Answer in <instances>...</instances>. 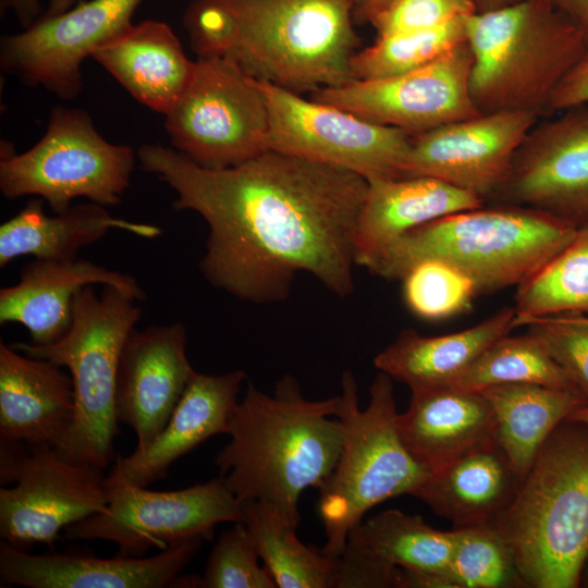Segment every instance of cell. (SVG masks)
Returning <instances> with one entry per match:
<instances>
[{
  "label": "cell",
  "mask_w": 588,
  "mask_h": 588,
  "mask_svg": "<svg viewBox=\"0 0 588 588\" xmlns=\"http://www.w3.org/2000/svg\"><path fill=\"white\" fill-rule=\"evenodd\" d=\"M567 419L588 424V406H581L575 409Z\"/></svg>",
  "instance_id": "cell-46"
},
{
  "label": "cell",
  "mask_w": 588,
  "mask_h": 588,
  "mask_svg": "<svg viewBox=\"0 0 588 588\" xmlns=\"http://www.w3.org/2000/svg\"><path fill=\"white\" fill-rule=\"evenodd\" d=\"M2 9L12 10L24 29L30 27L42 16L39 0H1Z\"/></svg>",
  "instance_id": "cell-41"
},
{
  "label": "cell",
  "mask_w": 588,
  "mask_h": 588,
  "mask_svg": "<svg viewBox=\"0 0 588 588\" xmlns=\"http://www.w3.org/2000/svg\"><path fill=\"white\" fill-rule=\"evenodd\" d=\"M75 416L71 376L0 342V440L59 448Z\"/></svg>",
  "instance_id": "cell-21"
},
{
  "label": "cell",
  "mask_w": 588,
  "mask_h": 588,
  "mask_svg": "<svg viewBox=\"0 0 588 588\" xmlns=\"http://www.w3.org/2000/svg\"><path fill=\"white\" fill-rule=\"evenodd\" d=\"M143 0H85L53 16H41L22 33L4 36L0 64L30 86L70 100L83 88L81 65L127 30Z\"/></svg>",
  "instance_id": "cell-14"
},
{
  "label": "cell",
  "mask_w": 588,
  "mask_h": 588,
  "mask_svg": "<svg viewBox=\"0 0 588 588\" xmlns=\"http://www.w3.org/2000/svg\"><path fill=\"white\" fill-rule=\"evenodd\" d=\"M448 568L413 573V588H524L515 552L493 523L457 527Z\"/></svg>",
  "instance_id": "cell-31"
},
{
  "label": "cell",
  "mask_w": 588,
  "mask_h": 588,
  "mask_svg": "<svg viewBox=\"0 0 588 588\" xmlns=\"http://www.w3.org/2000/svg\"><path fill=\"white\" fill-rule=\"evenodd\" d=\"M93 284L114 286L136 301L145 298L130 274L77 258L35 259L23 267L16 284L0 290V323H21L29 332L32 344H52L71 327L76 293Z\"/></svg>",
  "instance_id": "cell-20"
},
{
  "label": "cell",
  "mask_w": 588,
  "mask_h": 588,
  "mask_svg": "<svg viewBox=\"0 0 588 588\" xmlns=\"http://www.w3.org/2000/svg\"><path fill=\"white\" fill-rule=\"evenodd\" d=\"M111 229L128 231L151 238L161 234L155 225L112 217L107 207L86 203L47 216L44 199L34 197L24 208L0 226V267L20 256L64 261L76 258L77 252L102 238Z\"/></svg>",
  "instance_id": "cell-27"
},
{
  "label": "cell",
  "mask_w": 588,
  "mask_h": 588,
  "mask_svg": "<svg viewBox=\"0 0 588 588\" xmlns=\"http://www.w3.org/2000/svg\"><path fill=\"white\" fill-rule=\"evenodd\" d=\"M135 302L114 286H103L100 295L93 285L85 286L74 296L72 323L63 338L48 345H12L29 357L70 370L75 416L57 448L70 461L106 469L117 458L115 384L124 342L142 315Z\"/></svg>",
  "instance_id": "cell-8"
},
{
  "label": "cell",
  "mask_w": 588,
  "mask_h": 588,
  "mask_svg": "<svg viewBox=\"0 0 588 588\" xmlns=\"http://www.w3.org/2000/svg\"><path fill=\"white\" fill-rule=\"evenodd\" d=\"M588 103V47L552 95L549 111Z\"/></svg>",
  "instance_id": "cell-39"
},
{
  "label": "cell",
  "mask_w": 588,
  "mask_h": 588,
  "mask_svg": "<svg viewBox=\"0 0 588 588\" xmlns=\"http://www.w3.org/2000/svg\"><path fill=\"white\" fill-rule=\"evenodd\" d=\"M515 327L543 317L588 315V222L538 272L518 285Z\"/></svg>",
  "instance_id": "cell-32"
},
{
  "label": "cell",
  "mask_w": 588,
  "mask_h": 588,
  "mask_svg": "<svg viewBox=\"0 0 588 588\" xmlns=\"http://www.w3.org/2000/svg\"><path fill=\"white\" fill-rule=\"evenodd\" d=\"M512 383H532L578 392L543 342L530 332L500 338L450 385L480 392L491 387Z\"/></svg>",
  "instance_id": "cell-33"
},
{
  "label": "cell",
  "mask_w": 588,
  "mask_h": 588,
  "mask_svg": "<svg viewBox=\"0 0 588 588\" xmlns=\"http://www.w3.org/2000/svg\"><path fill=\"white\" fill-rule=\"evenodd\" d=\"M91 58L137 101L164 115L186 88L195 66L172 28L151 20L132 25Z\"/></svg>",
  "instance_id": "cell-25"
},
{
  "label": "cell",
  "mask_w": 588,
  "mask_h": 588,
  "mask_svg": "<svg viewBox=\"0 0 588 588\" xmlns=\"http://www.w3.org/2000/svg\"><path fill=\"white\" fill-rule=\"evenodd\" d=\"M246 375L195 372L166 427L144 450L117 456L111 471L124 481L147 487L163 479L170 466L216 434H226Z\"/></svg>",
  "instance_id": "cell-22"
},
{
  "label": "cell",
  "mask_w": 588,
  "mask_h": 588,
  "mask_svg": "<svg viewBox=\"0 0 588 588\" xmlns=\"http://www.w3.org/2000/svg\"><path fill=\"white\" fill-rule=\"evenodd\" d=\"M353 8V16L360 22H371L379 13L389 7L394 0H350Z\"/></svg>",
  "instance_id": "cell-43"
},
{
  "label": "cell",
  "mask_w": 588,
  "mask_h": 588,
  "mask_svg": "<svg viewBox=\"0 0 588 588\" xmlns=\"http://www.w3.org/2000/svg\"><path fill=\"white\" fill-rule=\"evenodd\" d=\"M469 1L473 3L476 13H482V12H489V11L506 8L515 3H518L523 0H469Z\"/></svg>",
  "instance_id": "cell-44"
},
{
  "label": "cell",
  "mask_w": 588,
  "mask_h": 588,
  "mask_svg": "<svg viewBox=\"0 0 588 588\" xmlns=\"http://www.w3.org/2000/svg\"><path fill=\"white\" fill-rule=\"evenodd\" d=\"M29 445L23 442L0 440V480L8 485L15 482Z\"/></svg>",
  "instance_id": "cell-40"
},
{
  "label": "cell",
  "mask_w": 588,
  "mask_h": 588,
  "mask_svg": "<svg viewBox=\"0 0 588 588\" xmlns=\"http://www.w3.org/2000/svg\"><path fill=\"white\" fill-rule=\"evenodd\" d=\"M407 307L418 317L438 320L467 310L477 292L462 271L440 260H424L402 278Z\"/></svg>",
  "instance_id": "cell-35"
},
{
  "label": "cell",
  "mask_w": 588,
  "mask_h": 588,
  "mask_svg": "<svg viewBox=\"0 0 588 588\" xmlns=\"http://www.w3.org/2000/svg\"><path fill=\"white\" fill-rule=\"evenodd\" d=\"M134 163L133 149L107 142L87 111L57 106L46 133L30 149L16 154L2 143L0 191L8 199L42 198L54 213L78 197L117 206L130 185Z\"/></svg>",
  "instance_id": "cell-9"
},
{
  "label": "cell",
  "mask_w": 588,
  "mask_h": 588,
  "mask_svg": "<svg viewBox=\"0 0 588 588\" xmlns=\"http://www.w3.org/2000/svg\"><path fill=\"white\" fill-rule=\"evenodd\" d=\"M466 16L433 28L378 36L371 46L353 56L354 78L387 77L431 63L466 41Z\"/></svg>",
  "instance_id": "cell-34"
},
{
  "label": "cell",
  "mask_w": 588,
  "mask_h": 588,
  "mask_svg": "<svg viewBox=\"0 0 588 588\" xmlns=\"http://www.w3.org/2000/svg\"><path fill=\"white\" fill-rule=\"evenodd\" d=\"M259 554L244 523H235L222 532L208 556L198 588H275V584L258 563Z\"/></svg>",
  "instance_id": "cell-36"
},
{
  "label": "cell",
  "mask_w": 588,
  "mask_h": 588,
  "mask_svg": "<svg viewBox=\"0 0 588 588\" xmlns=\"http://www.w3.org/2000/svg\"><path fill=\"white\" fill-rule=\"evenodd\" d=\"M164 126L175 150L225 169L267 150L269 111L256 78L226 59L199 57Z\"/></svg>",
  "instance_id": "cell-10"
},
{
  "label": "cell",
  "mask_w": 588,
  "mask_h": 588,
  "mask_svg": "<svg viewBox=\"0 0 588 588\" xmlns=\"http://www.w3.org/2000/svg\"><path fill=\"white\" fill-rule=\"evenodd\" d=\"M107 507L65 531L71 540H106L119 554L143 556L194 539L209 540L220 523H244L243 503L224 477L173 491H151L131 485L110 470Z\"/></svg>",
  "instance_id": "cell-11"
},
{
  "label": "cell",
  "mask_w": 588,
  "mask_h": 588,
  "mask_svg": "<svg viewBox=\"0 0 588 588\" xmlns=\"http://www.w3.org/2000/svg\"><path fill=\"white\" fill-rule=\"evenodd\" d=\"M489 401L498 441L522 478L554 429L587 406L576 391L532 383L495 385L480 391Z\"/></svg>",
  "instance_id": "cell-29"
},
{
  "label": "cell",
  "mask_w": 588,
  "mask_h": 588,
  "mask_svg": "<svg viewBox=\"0 0 588 588\" xmlns=\"http://www.w3.org/2000/svg\"><path fill=\"white\" fill-rule=\"evenodd\" d=\"M336 417L343 425L338 462L319 490V514L326 542L321 551L338 560L350 531L377 504L411 494L429 471L404 445L397 430L392 378L380 371L369 389L365 409L358 405L354 375L341 379Z\"/></svg>",
  "instance_id": "cell-7"
},
{
  "label": "cell",
  "mask_w": 588,
  "mask_h": 588,
  "mask_svg": "<svg viewBox=\"0 0 588 588\" xmlns=\"http://www.w3.org/2000/svg\"><path fill=\"white\" fill-rule=\"evenodd\" d=\"M578 228L531 207H479L407 232L366 268L385 279H402L416 264L434 259L465 273L477 292L497 290L532 277L572 241Z\"/></svg>",
  "instance_id": "cell-5"
},
{
  "label": "cell",
  "mask_w": 588,
  "mask_h": 588,
  "mask_svg": "<svg viewBox=\"0 0 588 588\" xmlns=\"http://www.w3.org/2000/svg\"><path fill=\"white\" fill-rule=\"evenodd\" d=\"M269 111L267 149L355 172L400 177L411 146L405 131L256 79Z\"/></svg>",
  "instance_id": "cell-12"
},
{
  "label": "cell",
  "mask_w": 588,
  "mask_h": 588,
  "mask_svg": "<svg viewBox=\"0 0 588 588\" xmlns=\"http://www.w3.org/2000/svg\"><path fill=\"white\" fill-rule=\"evenodd\" d=\"M367 181L354 238L355 264L364 267L407 232L483 204L476 194L429 176H378Z\"/></svg>",
  "instance_id": "cell-24"
},
{
  "label": "cell",
  "mask_w": 588,
  "mask_h": 588,
  "mask_svg": "<svg viewBox=\"0 0 588 588\" xmlns=\"http://www.w3.org/2000/svg\"><path fill=\"white\" fill-rule=\"evenodd\" d=\"M561 112L527 133L493 196L580 225L588 222V103Z\"/></svg>",
  "instance_id": "cell-17"
},
{
  "label": "cell",
  "mask_w": 588,
  "mask_h": 588,
  "mask_svg": "<svg viewBox=\"0 0 588 588\" xmlns=\"http://www.w3.org/2000/svg\"><path fill=\"white\" fill-rule=\"evenodd\" d=\"M205 540L194 539L143 556L97 558L78 554H30L0 543V578L27 588L180 587L185 566Z\"/></svg>",
  "instance_id": "cell-19"
},
{
  "label": "cell",
  "mask_w": 588,
  "mask_h": 588,
  "mask_svg": "<svg viewBox=\"0 0 588 588\" xmlns=\"http://www.w3.org/2000/svg\"><path fill=\"white\" fill-rule=\"evenodd\" d=\"M538 336L569 377L588 406V323L576 316H552L529 321Z\"/></svg>",
  "instance_id": "cell-37"
},
{
  "label": "cell",
  "mask_w": 588,
  "mask_h": 588,
  "mask_svg": "<svg viewBox=\"0 0 588 588\" xmlns=\"http://www.w3.org/2000/svg\"><path fill=\"white\" fill-rule=\"evenodd\" d=\"M492 523L512 546L526 587L580 586L588 559V424L566 418L554 429Z\"/></svg>",
  "instance_id": "cell-4"
},
{
  "label": "cell",
  "mask_w": 588,
  "mask_h": 588,
  "mask_svg": "<svg viewBox=\"0 0 588 588\" xmlns=\"http://www.w3.org/2000/svg\"><path fill=\"white\" fill-rule=\"evenodd\" d=\"M107 503L103 469L70 461L50 445L29 446L15 486L0 489V535L25 551L52 546L61 530Z\"/></svg>",
  "instance_id": "cell-15"
},
{
  "label": "cell",
  "mask_w": 588,
  "mask_h": 588,
  "mask_svg": "<svg viewBox=\"0 0 588 588\" xmlns=\"http://www.w3.org/2000/svg\"><path fill=\"white\" fill-rule=\"evenodd\" d=\"M397 430L406 449L429 473L499 442L486 396L450 384L412 390L407 409L397 415Z\"/></svg>",
  "instance_id": "cell-23"
},
{
  "label": "cell",
  "mask_w": 588,
  "mask_h": 588,
  "mask_svg": "<svg viewBox=\"0 0 588 588\" xmlns=\"http://www.w3.org/2000/svg\"><path fill=\"white\" fill-rule=\"evenodd\" d=\"M538 118L525 110L482 113L412 136L401 176L434 177L482 199L494 195Z\"/></svg>",
  "instance_id": "cell-16"
},
{
  "label": "cell",
  "mask_w": 588,
  "mask_h": 588,
  "mask_svg": "<svg viewBox=\"0 0 588 588\" xmlns=\"http://www.w3.org/2000/svg\"><path fill=\"white\" fill-rule=\"evenodd\" d=\"M580 586L588 587V565H585L581 577H580Z\"/></svg>",
  "instance_id": "cell-47"
},
{
  "label": "cell",
  "mask_w": 588,
  "mask_h": 588,
  "mask_svg": "<svg viewBox=\"0 0 588 588\" xmlns=\"http://www.w3.org/2000/svg\"><path fill=\"white\" fill-rule=\"evenodd\" d=\"M471 64V51L464 41L418 69L323 87L314 91L313 99L415 136L482 114L469 91Z\"/></svg>",
  "instance_id": "cell-13"
},
{
  "label": "cell",
  "mask_w": 588,
  "mask_h": 588,
  "mask_svg": "<svg viewBox=\"0 0 588 588\" xmlns=\"http://www.w3.org/2000/svg\"><path fill=\"white\" fill-rule=\"evenodd\" d=\"M469 91L481 113L549 111L553 93L588 36L551 0H523L465 19Z\"/></svg>",
  "instance_id": "cell-6"
},
{
  "label": "cell",
  "mask_w": 588,
  "mask_h": 588,
  "mask_svg": "<svg viewBox=\"0 0 588 588\" xmlns=\"http://www.w3.org/2000/svg\"><path fill=\"white\" fill-rule=\"evenodd\" d=\"M576 316L578 319H580L584 322L588 323V315H573Z\"/></svg>",
  "instance_id": "cell-48"
},
{
  "label": "cell",
  "mask_w": 588,
  "mask_h": 588,
  "mask_svg": "<svg viewBox=\"0 0 588 588\" xmlns=\"http://www.w3.org/2000/svg\"><path fill=\"white\" fill-rule=\"evenodd\" d=\"M339 395L307 400L297 380L283 376L272 394L247 382L230 419L228 443L215 458L240 502H266L299 523L298 500L320 490L343 444Z\"/></svg>",
  "instance_id": "cell-3"
},
{
  "label": "cell",
  "mask_w": 588,
  "mask_h": 588,
  "mask_svg": "<svg viewBox=\"0 0 588 588\" xmlns=\"http://www.w3.org/2000/svg\"><path fill=\"white\" fill-rule=\"evenodd\" d=\"M476 13L469 0H394L370 24L378 36L441 26Z\"/></svg>",
  "instance_id": "cell-38"
},
{
  "label": "cell",
  "mask_w": 588,
  "mask_h": 588,
  "mask_svg": "<svg viewBox=\"0 0 588 588\" xmlns=\"http://www.w3.org/2000/svg\"><path fill=\"white\" fill-rule=\"evenodd\" d=\"M353 21L350 0H193L184 16L199 57L297 94L355 81Z\"/></svg>",
  "instance_id": "cell-2"
},
{
  "label": "cell",
  "mask_w": 588,
  "mask_h": 588,
  "mask_svg": "<svg viewBox=\"0 0 588 588\" xmlns=\"http://www.w3.org/2000/svg\"><path fill=\"white\" fill-rule=\"evenodd\" d=\"M137 157L175 192L176 210L207 222L199 268L213 286L256 304L277 302L304 271L341 297L353 292L364 176L272 149L225 169L156 144L143 145Z\"/></svg>",
  "instance_id": "cell-1"
},
{
  "label": "cell",
  "mask_w": 588,
  "mask_h": 588,
  "mask_svg": "<svg viewBox=\"0 0 588 588\" xmlns=\"http://www.w3.org/2000/svg\"><path fill=\"white\" fill-rule=\"evenodd\" d=\"M523 478L499 442L431 471L412 493L455 528L494 522L515 499Z\"/></svg>",
  "instance_id": "cell-26"
},
{
  "label": "cell",
  "mask_w": 588,
  "mask_h": 588,
  "mask_svg": "<svg viewBox=\"0 0 588 588\" xmlns=\"http://www.w3.org/2000/svg\"><path fill=\"white\" fill-rule=\"evenodd\" d=\"M184 324L134 328L126 338L118 368L114 411L130 426L135 450L146 449L163 430L196 372L186 354Z\"/></svg>",
  "instance_id": "cell-18"
},
{
  "label": "cell",
  "mask_w": 588,
  "mask_h": 588,
  "mask_svg": "<svg viewBox=\"0 0 588 588\" xmlns=\"http://www.w3.org/2000/svg\"><path fill=\"white\" fill-rule=\"evenodd\" d=\"M515 309L505 307L455 333L425 336L412 329L373 359L377 369L412 390L450 384L487 347L515 328Z\"/></svg>",
  "instance_id": "cell-28"
},
{
  "label": "cell",
  "mask_w": 588,
  "mask_h": 588,
  "mask_svg": "<svg viewBox=\"0 0 588 588\" xmlns=\"http://www.w3.org/2000/svg\"><path fill=\"white\" fill-rule=\"evenodd\" d=\"M588 36V0H551Z\"/></svg>",
  "instance_id": "cell-42"
},
{
  "label": "cell",
  "mask_w": 588,
  "mask_h": 588,
  "mask_svg": "<svg viewBox=\"0 0 588 588\" xmlns=\"http://www.w3.org/2000/svg\"><path fill=\"white\" fill-rule=\"evenodd\" d=\"M244 524L278 588H335L338 560L305 546L298 523L261 501L243 503Z\"/></svg>",
  "instance_id": "cell-30"
},
{
  "label": "cell",
  "mask_w": 588,
  "mask_h": 588,
  "mask_svg": "<svg viewBox=\"0 0 588 588\" xmlns=\"http://www.w3.org/2000/svg\"><path fill=\"white\" fill-rule=\"evenodd\" d=\"M85 0H50L42 16H53L63 13Z\"/></svg>",
  "instance_id": "cell-45"
}]
</instances>
